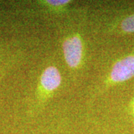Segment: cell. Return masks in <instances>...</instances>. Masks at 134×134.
I'll list each match as a JSON object with an SVG mask.
<instances>
[{
  "label": "cell",
  "instance_id": "cell-4",
  "mask_svg": "<svg viewBox=\"0 0 134 134\" xmlns=\"http://www.w3.org/2000/svg\"><path fill=\"white\" fill-rule=\"evenodd\" d=\"M108 32L117 35L134 34V11L113 19L107 25Z\"/></svg>",
  "mask_w": 134,
  "mask_h": 134
},
{
  "label": "cell",
  "instance_id": "cell-2",
  "mask_svg": "<svg viewBox=\"0 0 134 134\" xmlns=\"http://www.w3.org/2000/svg\"><path fill=\"white\" fill-rule=\"evenodd\" d=\"M134 77V49L118 59L104 76L92 87L88 99L94 101L110 88Z\"/></svg>",
  "mask_w": 134,
  "mask_h": 134
},
{
  "label": "cell",
  "instance_id": "cell-1",
  "mask_svg": "<svg viewBox=\"0 0 134 134\" xmlns=\"http://www.w3.org/2000/svg\"><path fill=\"white\" fill-rule=\"evenodd\" d=\"M61 34V49L68 69L77 73L84 66L86 60V41L82 22H69Z\"/></svg>",
  "mask_w": 134,
  "mask_h": 134
},
{
  "label": "cell",
  "instance_id": "cell-5",
  "mask_svg": "<svg viewBox=\"0 0 134 134\" xmlns=\"http://www.w3.org/2000/svg\"><path fill=\"white\" fill-rule=\"evenodd\" d=\"M72 1L70 0H41L37 1L36 5L43 13L50 15L65 14L67 13Z\"/></svg>",
  "mask_w": 134,
  "mask_h": 134
},
{
  "label": "cell",
  "instance_id": "cell-6",
  "mask_svg": "<svg viewBox=\"0 0 134 134\" xmlns=\"http://www.w3.org/2000/svg\"><path fill=\"white\" fill-rule=\"evenodd\" d=\"M131 107H132L133 113V115H134V98L132 99V102H131Z\"/></svg>",
  "mask_w": 134,
  "mask_h": 134
},
{
  "label": "cell",
  "instance_id": "cell-3",
  "mask_svg": "<svg viewBox=\"0 0 134 134\" xmlns=\"http://www.w3.org/2000/svg\"><path fill=\"white\" fill-rule=\"evenodd\" d=\"M61 83L62 75L58 67L50 65L44 69L39 77L33 102L31 106V115H38L43 111L61 86Z\"/></svg>",
  "mask_w": 134,
  "mask_h": 134
}]
</instances>
